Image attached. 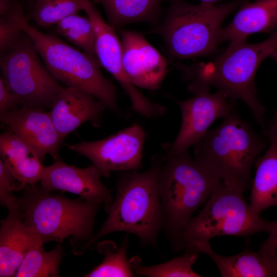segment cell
Instances as JSON below:
<instances>
[{
	"label": "cell",
	"mask_w": 277,
	"mask_h": 277,
	"mask_svg": "<svg viewBox=\"0 0 277 277\" xmlns=\"http://www.w3.org/2000/svg\"><path fill=\"white\" fill-rule=\"evenodd\" d=\"M163 156L155 155L151 166L144 171H120L115 198L104 206L107 219L98 232L73 252L81 255L97 240L115 232L136 235L142 244L156 248L163 230V214L159 191V180Z\"/></svg>",
	"instance_id": "cell-1"
},
{
	"label": "cell",
	"mask_w": 277,
	"mask_h": 277,
	"mask_svg": "<svg viewBox=\"0 0 277 277\" xmlns=\"http://www.w3.org/2000/svg\"><path fill=\"white\" fill-rule=\"evenodd\" d=\"M221 181L192 159L188 150L163 156L159 180L162 230L173 251L183 250L185 228L194 212L207 202Z\"/></svg>",
	"instance_id": "cell-2"
},
{
	"label": "cell",
	"mask_w": 277,
	"mask_h": 277,
	"mask_svg": "<svg viewBox=\"0 0 277 277\" xmlns=\"http://www.w3.org/2000/svg\"><path fill=\"white\" fill-rule=\"evenodd\" d=\"M277 51V28L265 40L251 44L246 41L229 43L221 54L200 65L188 88L192 92L213 86L231 101L244 102L257 122L265 125L266 108L256 95V72L263 60Z\"/></svg>",
	"instance_id": "cell-3"
},
{
	"label": "cell",
	"mask_w": 277,
	"mask_h": 277,
	"mask_svg": "<svg viewBox=\"0 0 277 277\" xmlns=\"http://www.w3.org/2000/svg\"><path fill=\"white\" fill-rule=\"evenodd\" d=\"M194 146L196 161L224 183L244 192L251 186V167L267 142L234 110Z\"/></svg>",
	"instance_id": "cell-4"
},
{
	"label": "cell",
	"mask_w": 277,
	"mask_h": 277,
	"mask_svg": "<svg viewBox=\"0 0 277 277\" xmlns=\"http://www.w3.org/2000/svg\"><path fill=\"white\" fill-rule=\"evenodd\" d=\"M18 199L22 222L50 242L68 238L73 249L93 235L95 218L102 204L82 197L67 198L44 190L37 183L26 185Z\"/></svg>",
	"instance_id": "cell-5"
},
{
	"label": "cell",
	"mask_w": 277,
	"mask_h": 277,
	"mask_svg": "<svg viewBox=\"0 0 277 277\" xmlns=\"http://www.w3.org/2000/svg\"><path fill=\"white\" fill-rule=\"evenodd\" d=\"M18 23L58 82L91 94L107 109L123 115L117 103L116 88L101 72L102 66L97 58L71 46L57 36L41 32L29 24L23 11L19 14Z\"/></svg>",
	"instance_id": "cell-6"
},
{
	"label": "cell",
	"mask_w": 277,
	"mask_h": 277,
	"mask_svg": "<svg viewBox=\"0 0 277 277\" xmlns=\"http://www.w3.org/2000/svg\"><path fill=\"white\" fill-rule=\"evenodd\" d=\"M244 1L234 0L220 5L172 1L162 30L170 55L186 59L214 53L221 43L224 21Z\"/></svg>",
	"instance_id": "cell-7"
},
{
	"label": "cell",
	"mask_w": 277,
	"mask_h": 277,
	"mask_svg": "<svg viewBox=\"0 0 277 277\" xmlns=\"http://www.w3.org/2000/svg\"><path fill=\"white\" fill-rule=\"evenodd\" d=\"M243 192L221 181L202 211L185 228L183 250L198 251L200 247L217 236H245L271 231L276 221H269L254 214L245 201Z\"/></svg>",
	"instance_id": "cell-8"
},
{
	"label": "cell",
	"mask_w": 277,
	"mask_h": 277,
	"mask_svg": "<svg viewBox=\"0 0 277 277\" xmlns=\"http://www.w3.org/2000/svg\"><path fill=\"white\" fill-rule=\"evenodd\" d=\"M41 58L26 33L13 46L1 53L2 76L22 106L51 108L62 87Z\"/></svg>",
	"instance_id": "cell-9"
},
{
	"label": "cell",
	"mask_w": 277,
	"mask_h": 277,
	"mask_svg": "<svg viewBox=\"0 0 277 277\" xmlns=\"http://www.w3.org/2000/svg\"><path fill=\"white\" fill-rule=\"evenodd\" d=\"M146 134L135 123L106 138L66 145L67 148L88 159L108 177L112 171L138 170L142 166Z\"/></svg>",
	"instance_id": "cell-10"
},
{
	"label": "cell",
	"mask_w": 277,
	"mask_h": 277,
	"mask_svg": "<svg viewBox=\"0 0 277 277\" xmlns=\"http://www.w3.org/2000/svg\"><path fill=\"white\" fill-rule=\"evenodd\" d=\"M83 10L91 21L94 29L95 53L101 65L110 72L128 96L132 108L147 118H156L163 107L147 98L129 79L123 68L121 42L114 28L106 23L89 0H81Z\"/></svg>",
	"instance_id": "cell-11"
},
{
	"label": "cell",
	"mask_w": 277,
	"mask_h": 277,
	"mask_svg": "<svg viewBox=\"0 0 277 277\" xmlns=\"http://www.w3.org/2000/svg\"><path fill=\"white\" fill-rule=\"evenodd\" d=\"M209 90H200L190 98L176 101L181 111L182 124L174 141L162 144L165 154L187 150L204 135L214 121L225 117L234 110V101L224 93L217 90L211 93Z\"/></svg>",
	"instance_id": "cell-12"
},
{
	"label": "cell",
	"mask_w": 277,
	"mask_h": 277,
	"mask_svg": "<svg viewBox=\"0 0 277 277\" xmlns=\"http://www.w3.org/2000/svg\"><path fill=\"white\" fill-rule=\"evenodd\" d=\"M2 123L36 152L43 162L47 154L60 160L63 140L57 132L49 112L44 109L22 106L0 115Z\"/></svg>",
	"instance_id": "cell-13"
},
{
	"label": "cell",
	"mask_w": 277,
	"mask_h": 277,
	"mask_svg": "<svg viewBox=\"0 0 277 277\" xmlns=\"http://www.w3.org/2000/svg\"><path fill=\"white\" fill-rule=\"evenodd\" d=\"M124 71L136 87L155 90L167 72L166 59L141 33L121 32Z\"/></svg>",
	"instance_id": "cell-14"
},
{
	"label": "cell",
	"mask_w": 277,
	"mask_h": 277,
	"mask_svg": "<svg viewBox=\"0 0 277 277\" xmlns=\"http://www.w3.org/2000/svg\"><path fill=\"white\" fill-rule=\"evenodd\" d=\"M102 176L99 169L93 164L81 168L60 159L46 167L40 185L47 191H67L106 206L113 198L110 189L102 182Z\"/></svg>",
	"instance_id": "cell-15"
},
{
	"label": "cell",
	"mask_w": 277,
	"mask_h": 277,
	"mask_svg": "<svg viewBox=\"0 0 277 277\" xmlns=\"http://www.w3.org/2000/svg\"><path fill=\"white\" fill-rule=\"evenodd\" d=\"M105 105L80 89L62 86L50 108V114L61 138H65L83 123L101 125Z\"/></svg>",
	"instance_id": "cell-16"
},
{
	"label": "cell",
	"mask_w": 277,
	"mask_h": 277,
	"mask_svg": "<svg viewBox=\"0 0 277 277\" xmlns=\"http://www.w3.org/2000/svg\"><path fill=\"white\" fill-rule=\"evenodd\" d=\"M1 223L0 276H14L28 252L50 241L24 224L16 213L8 212Z\"/></svg>",
	"instance_id": "cell-17"
},
{
	"label": "cell",
	"mask_w": 277,
	"mask_h": 277,
	"mask_svg": "<svg viewBox=\"0 0 277 277\" xmlns=\"http://www.w3.org/2000/svg\"><path fill=\"white\" fill-rule=\"evenodd\" d=\"M277 28V0L244 1L231 22L222 28L221 43L246 41L255 33H271Z\"/></svg>",
	"instance_id": "cell-18"
},
{
	"label": "cell",
	"mask_w": 277,
	"mask_h": 277,
	"mask_svg": "<svg viewBox=\"0 0 277 277\" xmlns=\"http://www.w3.org/2000/svg\"><path fill=\"white\" fill-rule=\"evenodd\" d=\"M0 155L24 187L41 181L46 167L34 149L10 130L0 135Z\"/></svg>",
	"instance_id": "cell-19"
},
{
	"label": "cell",
	"mask_w": 277,
	"mask_h": 277,
	"mask_svg": "<svg viewBox=\"0 0 277 277\" xmlns=\"http://www.w3.org/2000/svg\"><path fill=\"white\" fill-rule=\"evenodd\" d=\"M198 251L211 259L223 277H277V260L259 251L245 250L235 255L224 256L215 252L209 243Z\"/></svg>",
	"instance_id": "cell-20"
},
{
	"label": "cell",
	"mask_w": 277,
	"mask_h": 277,
	"mask_svg": "<svg viewBox=\"0 0 277 277\" xmlns=\"http://www.w3.org/2000/svg\"><path fill=\"white\" fill-rule=\"evenodd\" d=\"M270 145L255 162V174L251 184L249 205L255 214L277 206V139L268 136Z\"/></svg>",
	"instance_id": "cell-21"
},
{
	"label": "cell",
	"mask_w": 277,
	"mask_h": 277,
	"mask_svg": "<svg viewBox=\"0 0 277 277\" xmlns=\"http://www.w3.org/2000/svg\"><path fill=\"white\" fill-rule=\"evenodd\" d=\"M163 0H94L106 12L114 28L131 23L149 21L159 14Z\"/></svg>",
	"instance_id": "cell-22"
},
{
	"label": "cell",
	"mask_w": 277,
	"mask_h": 277,
	"mask_svg": "<svg viewBox=\"0 0 277 277\" xmlns=\"http://www.w3.org/2000/svg\"><path fill=\"white\" fill-rule=\"evenodd\" d=\"M58 243L46 251L44 244L31 248L22 261L15 277H58L63 248Z\"/></svg>",
	"instance_id": "cell-23"
},
{
	"label": "cell",
	"mask_w": 277,
	"mask_h": 277,
	"mask_svg": "<svg viewBox=\"0 0 277 277\" xmlns=\"http://www.w3.org/2000/svg\"><path fill=\"white\" fill-rule=\"evenodd\" d=\"M128 245L126 236L120 247L110 240L98 243L97 251L104 258L102 263L88 273L85 277H133L136 274L132 270L127 258Z\"/></svg>",
	"instance_id": "cell-24"
},
{
	"label": "cell",
	"mask_w": 277,
	"mask_h": 277,
	"mask_svg": "<svg viewBox=\"0 0 277 277\" xmlns=\"http://www.w3.org/2000/svg\"><path fill=\"white\" fill-rule=\"evenodd\" d=\"M184 255L166 262L152 266L142 264V259L134 255L129 259L130 265L136 275L147 277H201L192 269L199 257V252L184 251Z\"/></svg>",
	"instance_id": "cell-25"
},
{
	"label": "cell",
	"mask_w": 277,
	"mask_h": 277,
	"mask_svg": "<svg viewBox=\"0 0 277 277\" xmlns=\"http://www.w3.org/2000/svg\"><path fill=\"white\" fill-rule=\"evenodd\" d=\"M56 32L83 51L95 55L94 32L89 17L74 14L55 25Z\"/></svg>",
	"instance_id": "cell-26"
},
{
	"label": "cell",
	"mask_w": 277,
	"mask_h": 277,
	"mask_svg": "<svg viewBox=\"0 0 277 277\" xmlns=\"http://www.w3.org/2000/svg\"><path fill=\"white\" fill-rule=\"evenodd\" d=\"M81 10V0H35L31 17L38 25L47 27Z\"/></svg>",
	"instance_id": "cell-27"
},
{
	"label": "cell",
	"mask_w": 277,
	"mask_h": 277,
	"mask_svg": "<svg viewBox=\"0 0 277 277\" xmlns=\"http://www.w3.org/2000/svg\"><path fill=\"white\" fill-rule=\"evenodd\" d=\"M22 10L21 5L15 2L6 13L1 15V53L11 48L25 35L18 23V16Z\"/></svg>",
	"instance_id": "cell-28"
},
{
	"label": "cell",
	"mask_w": 277,
	"mask_h": 277,
	"mask_svg": "<svg viewBox=\"0 0 277 277\" xmlns=\"http://www.w3.org/2000/svg\"><path fill=\"white\" fill-rule=\"evenodd\" d=\"M24 186L11 173L4 161L0 159V203L9 212L18 214V199L13 193Z\"/></svg>",
	"instance_id": "cell-29"
},
{
	"label": "cell",
	"mask_w": 277,
	"mask_h": 277,
	"mask_svg": "<svg viewBox=\"0 0 277 277\" xmlns=\"http://www.w3.org/2000/svg\"><path fill=\"white\" fill-rule=\"evenodd\" d=\"M20 102L2 76L0 77V115L4 114L20 105Z\"/></svg>",
	"instance_id": "cell-30"
},
{
	"label": "cell",
	"mask_w": 277,
	"mask_h": 277,
	"mask_svg": "<svg viewBox=\"0 0 277 277\" xmlns=\"http://www.w3.org/2000/svg\"><path fill=\"white\" fill-rule=\"evenodd\" d=\"M277 248V221L273 228L269 232L266 240L261 245L259 252L272 260H277L275 250Z\"/></svg>",
	"instance_id": "cell-31"
},
{
	"label": "cell",
	"mask_w": 277,
	"mask_h": 277,
	"mask_svg": "<svg viewBox=\"0 0 277 277\" xmlns=\"http://www.w3.org/2000/svg\"><path fill=\"white\" fill-rule=\"evenodd\" d=\"M270 57L277 63V51L274 52ZM265 131L267 136L273 135L277 139V109L274 111L273 116Z\"/></svg>",
	"instance_id": "cell-32"
},
{
	"label": "cell",
	"mask_w": 277,
	"mask_h": 277,
	"mask_svg": "<svg viewBox=\"0 0 277 277\" xmlns=\"http://www.w3.org/2000/svg\"><path fill=\"white\" fill-rule=\"evenodd\" d=\"M14 0H0V14L6 13L14 3Z\"/></svg>",
	"instance_id": "cell-33"
},
{
	"label": "cell",
	"mask_w": 277,
	"mask_h": 277,
	"mask_svg": "<svg viewBox=\"0 0 277 277\" xmlns=\"http://www.w3.org/2000/svg\"><path fill=\"white\" fill-rule=\"evenodd\" d=\"M168 1H170L172 2V1H177V0H168ZM201 2H204L214 3L215 2L219 0H201Z\"/></svg>",
	"instance_id": "cell-34"
},
{
	"label": "cell",
	"mask_w": 277,
	"mask_h": 277,
	"mask_svg": "<svg viewBox=\"0 0 277 277\" xmlns=\"http://www.w3.org/2000/svg\"><path fill=\"white\" fill-rule=\"evenodd\" d=\"M275 254L277 258V248H276V250H275Z\"/></svg>",
	"instance_id": "cell-35"
},
{
	"label": "cell",
	"mask_w": 277,
	"mask_h": 277,
	"mask_svg": "<svg viewBox=\"0 0 277 277\" xmlns=\"http://www.w3.org/2000/svg\"><path fill=\"white\" fill-rule=\"evenodd\" d=\"M29 1H31V2L34 3L35 0H29Z\"/></svg>",
	"instance_id": "cell-36"
}]
</instances>
